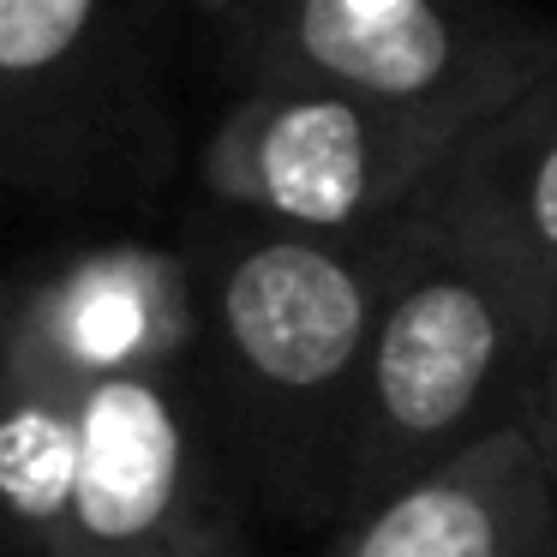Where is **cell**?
Segmentation results:
<instances>
[{
	"mask_svg": "<svg viewBox=\"0 0 557 557\" xmlns=\"http://www.w3.org/2000/svg\"><path fill=\"white\" fill-rule=\"evenodd\" d=\"M133 0H0V169L66 145Z\"/></svg>",
	"mask_w": 557,
	"mask_h": 557,
	"instance_id": "9c48e42d",
	"label": "cell"
},
{
	"mask_svg": "<svg viewBox=\"0 0 557 557\" xmlns=\"http://www.w3.org/2000/svg\"><path fill=\"white\" fill-rule=\"evenodd\" d=\"M222 533L181 366L85 377L78 473L54 557H133Z\"/></svg>",
	"mask_w": 557,
	"mask_h": 557,
	"instance_id": "5b68a950",
	"label": "cell"
},
{
	"mask_svg": "<svg viewBox=\"0 0 557 557\" xmlns=\"http://www.w3.org/2000/svg\"><path fill=\"white\" fill-rule=\"evenodd\" d=\"M552 354V282L456 222L413 210L377 306L336 509L360 516L492 432L533 420Z\"/></svg>",
	"mask_w": 557,
	"mask_h": 557,
	"instance_id": "7a4b0ae2",
	"label": "cell"
},
{
	"mask_svg": "<svg viewBox=\"0 0 557 557\" xmlns=\"http://www.w3.org/2000/svg\"><path fill=\"white\" fill-rule=\"evenodd\" d=\"M533 432H540L552 480H557V354H552V372H545V396H540V413H533Z\"/></svg>",
	"mask_w": 557,
	"mask_h": 557,
	"instance_id": "8fae6325",
	"label": "cell"
},
{
	"mask_svg": "<svg viewBox=\"0 0 557 557\" xmlns=\"http://www.w3.org/2000/svg\"><path fill=\"white\" fill-rule=\"evenodd\" d=\"M13 336H18V294L0 288V396H7V372H13Z\"/></svg>",
	"mask_w": 557,
	"mask_h": 557,
	"instance_id": "4fadbf2b",
	"label": "cell"
},
{
	"mask_svg": "<svg viewBox=\"0 0 557 557\" xmlns=\"http://www.w3.org/2000/svg\"><path fill=\"white\" fill-rule=\"evenodd\" d=\"M133 557H246L228 533H205V540H186V545H162V552H133Z\"/></svg>",
	"mask_w": 557,
	"mask_h": 557,
	"instance_id": "7c38bea8",
	"label": "cell"
},
{
	"mask_svg": "<svg viewBox=\"0 0 557 557\" xmlns=\"http://www.w3.org/2000/svg\"><path fill=\"white\" fill-rule=\"evenodd\" d=\"M420 210L456 222L557 288V73L473 126Z\"/></svg>",
	"mask_w": 557,
	"mask_h": 557,
	"instance_id": "ba28073f",
	"label": "cell"
},
{
	"mask_svg": "<svg viewBox=\"0 0 557 557\" xmlns=\"http://www.w3.org/2000/svg\"><path fill=\"white\" fill-rule=\"evenodd\" d=\"M473 126L312 78H252L205 150L222 210L306 234H372L413 216Z\"/></svg>",
	"mask_w": 557,
	"mask_h": 557,
	"instance_id": "277c9868",
	"label": "cell"
},
{
	"mask_svg": "<svg viewBox=\"0 0 557 557\" xmlns=\"http://www.w3.org/2000/svg\"><path fill=\"white\" fill-rule=\"evenodd\" d=\"M401 222L372 234H306L222 210L186 246L198 342L210 348L234 425L264 480L306 504H336L342 492Z\"/></svg>",
	"mask_w": 557,
	"mask_h": 557,
	"instance_id": "6da1fadb",
	"label": "cell"
},
{
	"mask_svg": "<svg viewBox=\"0 0 557 557\" xmlns=\"http://www.w3.org/2000/svg\"><path fill=\"white\" fill-rule=\"evenodd\" d=\"M30 330L78 377H109L133 366H181L198 348V300L186 258L90 252L61 276L18 294Z\"/></svg>",
	"mask_w": 557,
	"mask_h": 557,
	"instance_id": "52a82bcc",
	"label": "cell"
},
{
	"mask_svg": "<svg viewBox=\"0 0 557 557\" xmlns=\"http://www.w3.org/2000/svg\"><path fill=\"white\" fill-rule=\"evenodd\" d=\"M324 557H557V480L533 420L348 516Z\"/></svg>",
	"mask_w": 557,
	"mask_h": 557,
	"instance_id": "8992f818",
	"label": "cell"
},
{
	"mask_svg": "<svg viewBox=\"0 0 557 557\" xmlns=\"http://www.w3.org/2000/svg\"><path fill=\"white\" fill-rule=\"evenodd\" d=\"M78 389L85 377L30 330L18 306L13 372L0 396V557L61 552L78 473Z\"/></svg>",
	"mask_w": 557,
	"mask_h": 557,
	"instance_id": "30bf717a",
	"label": "cell"
},
{
	"mask_svg": "<svg viewBox=\"0 0 557 557\" xmlns=\"http://www.w3.org/2000/svg\"><path fill=\"white\" fill-rule=\"evenodd\" d=\"M252 78H312L485 126L557 73V18L509 0H228Z\"/></svg>",
	"mask_w": 557,
	"mask_h": 557,
	"instance_id": "3957f363",
	"label": "cell"
}]
</instances>
